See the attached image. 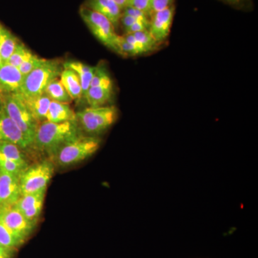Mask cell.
<instances>
[{"instance_id": "18", "label": "cell", "mask_w": 258, "mask_h": 258, "mask_svg": "<svg viewBox=\"0 0 258 258\" xmlns=\"http://www.w3.org/2000/svg\"><path fill=\"white\" fill-rule=\"evenodd\" d=\"M63 67L64 69L73 70L77 74L81 81V88H82L83 98H85L86 93L91 86V81L96 71V66H90L79 61H69V62H64Z\"/></svg>"}, {"instance_id": "10", "label": "cell", "mask_w": 258, "mask_h": 258, "mask_svg": "<svg viewBox=\"0 0 258 258\" xmlns=\"http://www.w3.org/2000/svg\"><path fill=\"white\" fill-rule=\"evenodd\" d=\"M0 142L15 144L23 150L32 147L31 144L3 107L0 109Z\"/></svg>"}, {"instance_id": "1", "label": "cell", "mask_w": 258, "mask_h": 258, "mask_svg": "<svg viewBox=\"0 0 258 258\" xmlns=\"http://www.w3.org/2000/svg\"><path fill=\"white\" fill-rule=\"evenodd\" d=\"M76 121L51 123L44 120L37 126L32 147L52 158L64 144L81 134Z\"/></svg>"}, {"instance_id": "22", "label": "cell", "mask_w": 258, "mask_h": 258, "mask_svg": "<svg viewBox=\"0 0 258 258\" xmlns=\"http://www.w3.org/2000/svg\"><path fill=\"white\" fill-rule=\"evenodd\" d=\"M23 149H20L15 144L8 143V142H0V156L6 159L16 161L19 164L28 166V163L25 160Z\"/></svg>"}, {"instance_id": "7", "label": "cell", "mask_w": 258, "mask_h": 258, "mask_svg": "<svg viewBox=\"0 0 258 258\" xmlns=\"http://www.w3.org/2000/svg\"><path fill=\"white\" fill-rule=\"evenodd\" d=\"M80 15L93 35L105 46L115 52L118 35L115 33L113 24L106 17L86 8L84 5L80 9Z\"/></svg>"}, {"instance_id": "9", "label": "cell", "mask_w": 258, "mask_h": 258, "mask_svg": "<svg viewBox=\"0 0 258 258\" xmlns=\"http://www.w3.org/2000/svg\"><path fill=\"white\" fill-rule=\"evenodd\" d=\"M174 5L165 10L157 12L152 15L149 32L159 45L166 40L169 33L174 15Z\"/></svg>"}, {"instance_id": "16", "label": "cell", "mask_w": 258, "mask_h": 258, "mask_svg": "<svg viewBox=\"0 0 258 258\" xmlns=\"http://www.w3.org/2000/svg\"><path fill=\"white\" fill-rule=\"evenodd\" d=\"M20 98L25 103L32 116L39 123H40L42 120L44 121V120H46L47 111L52 100L45 93L41 96L34 97V98Z\"/></svg>"}, {"instance_id": "27", "label": "cell", "mask_w": 258, "mask_h": 258, "mask_svg": "<svg viewBox=\"0 0 258 258\" xmlns=\"http://www.w3.org/2000/svg\"><path fill=\"white\" fill-rule=\"evenodd\" d=\"M115 52L122 56H137L141 55L139 51L134 45L127 42L123 36H119V35H118V38H117Z\"/></svg>"}, {"instance_id": "26", "label": "cell", "mask_w": 258, "mask_h": 258, "mask_svg": "<svg viewBox=\"0 0 258 258\" xmlns=\"http://www.w3.org/2000/svg\"><path fill=\"white\" fill-rule=\"evenodd\" d=\"M132 34H133L135 38L140 42L147 53L157 48L158 44L154 40L149 30H144V31L134 32Z\"/></svg>"}, {"instance_id": "11", "label": "cell", "mask_w": 258, "mask_h": 258, "mask_svg": "<svg viewBox=\"0 0 258 258\" xmlns=\"http://www.w3.org/2000/svg\"><path fill=\"white\" fill-rule=\"evenodd\" d=\"M45 192L46 191L21 195L14 207L29 222L36 225L41 214Z\"/></svg>"}, {"instance_id": "39", "label": "cell", "mask_w": 258, "mask_h": 258, "mask_svg": "<svg viewBox=\"0 0 258 258\" xmlns=\"http://www.w3.org/2000/svg\"><path fill=\"white\" fill-rule=\"evenodd\" d=\"M2 108L1 101H0V109Z\"/></svg>"}, {"instance_id": "17", "label": "cell", "mask_w": 258, "mask_h": 258, "mask_svg": "<svg viewBox=\"0 0 258 258\" xmlns=\"http://www.w3.org/2000/svg\"><path fill=\"white\" fill-rule=\"evenodd\" d=\"M113 93V83L100 86H91L85 99L90 107L103 106L110 101Z\"/></svg>"}, {"instance_id": "15", "label": "cell", "mask_w": 258, "mask_h": 258, "mask_svg": "<svg viewBox=\"0 0 258 258\" xmlns=\"http://www.w3.org/2000/svg\"><path fill=\"white\" fill-rule=\"evenodd\" d=\"M45 120L55 123L76 121V114L69 103L51 101Z\"/></svg>"}, {"instance_id": "23", "label": "cell", "mask_w": 258, "mask_h": 258, "mask_svg": "<svg viewBox=\"0 0 258 258\" xmlns=\"http://www.w3.org/2000/svg\"><path fill=\"white\" fill-rule=\"evenodd\" d=\"M25 241L15 235L0 220V244L6 247L17 249Z\"/></svg>"}, {"instance_id": "12", "label": "cell", "mask_w": 258, "mask_h": 258, "mask_svg": "<svg viewBox=\"0 0 258 258\" xmlns=\"http://www.w3.org/2000/svg\"><path fill=\"white\" fill-rule=\"evenodd\" d=\"M20 196L19 178L0 171V208L14 205Z\"/></svg>"}, {"instance_id": "31", "label": "cell", "mask_w": 258, "mask_h": 258, "mask_svg": "<svg viewBox=\"0 0 258 258\" xmlns=\"http://www.w3.org/2000/svg\"><path fill=\"white\" fill-rule=\"evenodd\" d=\"M150 2L151 16L154 13L174 5V0H149Z\"/></svg>"}, {"instance_id": "34", "label": "cell", "mask_w": 258, "mask_h": 258, "mask_svg": "<svg viewBox=\"0 0 258 258\" xmlns=\"http://www.w3.org/2000/svg\"><path fill=\"white\" fill-rule=\"evenodd\" d=\"M15 252H16V249L6 247L0 244V258H13Z\"/></svg>"}, {"instance_id": "36", "label": "cell", "mask_w": 258, "mask_h": 258, "mask_svg": "<svg viewBox=\"0 0 258 258\" xmlns=\"http://www.w3.org/2000/svg\"><path fill=\"white\" fill-rule=\"evenodd\" d=\"M225 1L228 2V3H232V4H237V3H240L244 0H225Z\"/></svg>"}, {"instance_id": "3", "label": "cell", "mask_w": 258, "mask_h": 258, "mask_svg": "<svg viewBox=\"0 0 258 258\" xmlns=\"http://www.w3.org/2000/svg\"><path fill=\"white\" fill-rule=\"evenodd\" d=\"M62 70L58 60H45L40 67L24 78L20 91L15 94L21 98L41 96L45 93L47 86L60 76Z\"/></svg>"}, {"instance_id": "24", "label": "cell", "mask_w": 258, "mask_h": 258, "mask_svg": "<svg viewBox=\"0 0 258 258\" xmlns=\"http://www.w3.org/2000/svg\"><path fill=\"white\" fill-rule=\"evenodd\" d=\"M32 55L31 51L28 47L21 42H18L13 53L5 62L19 68Z\"/></svg>"}, {"instance_id": "37", "label": "cell", "mask_w": 258, "mask_h": 258, "mask_svg": "<svg viewBox=\"0 0 258 258\" xmlns=\"http://www.w3.org/2000/svg\"><path fill=\"white\" fill-rule=\"evenodd\" d=\"M4 63V61L3 60V59H2L1 56H0V66H1L2 64Z\"/></svg>"}, {"instance_id": "25", "label": "cell", "mask_w": 258, "mask_h": 258, "mask_svg": "<svg viewBox=\"0 0 258 258\" xmlns=\"http://www.w3.org/2000/svg\"><path fill=\"white\" fill-rule=\"evenodd\" d=\"M28 166H24L16 161L10 160L0 156V171L17 176L19 179L22 173Z\"/></svg>"}, {"instance_id": "35", "label": "cell", "mask_w": 258, "mask_h": 258, "mask_svg": "<svg viewBox=\"0 0 258 258\" xmlns=\"http://www.w3.org/2000/svg\"><path fill=\"white\" fill-rule=\"evenodd\" d=\"M113 1L120 7L122 10L124 9L125 7L128 6V0H113Z\"/></svg>"}, {"instance_id": "38", "label": "cell", "mask_w": 258, "mask_h": 258, "mask_svg": "<svg viewBox=\"0 0 258 258\" xmlns=\"http://www.w3.org/2000/svg\"><path fill=\"white\" fill-rule=\"evenodd\" d=\"M2 94H3V92H2L1 90H0V96H2Z\"/></svg>"}, {"instance_id": "29", "label": "cell", "mask_w": 258, "mask_h": 258, "mask_svg": "<svg viewBox=\"0 0 258 258\" xmlns=\"http://www.w3.org/2000/svg\"><path fill=\"white\" fill-rule=\"evenodd\" d=\"M108 83H112V80L109 74L107 72L106 68L101 66H96V71L91 81V86H100V85L108 84Z\"/></svg>"}, {"instance_id": "13", "label": "cell", "mask_w": 258, "mask_h": 258, "mask_svg": "<svg viewBox=\"0 0 258 258\" xmlns=\"http://www.w3.org/2000/svg\"><path fill=\"white\" fill-rule=\"evenodd\" d=\"M24 78L18 68L7 62L0 66V90L3 93H18Z\"/></svg>"}, {"instance_id": "19", "label": "cell", "mask_w": 258, "mask_h": 258, "mask_svg": "<svg viewBox=\"0 0 258 258\" xmlns=\"http://www.w3.org/2000/svg\"><path fill=\"white\" fill-rule=\"evenodd\" d=\"M60 81L73 100H79L83 98L81 81L77 74L73 70H62L60 76Z\"/></svg>"}, {"instance_id": "5", "label": "cell", "mask_w": 258, "mask_h": 258, "mask_svg": "<svg viewBox=\"0 0 258 258\" xmlns=\"http://www.w3.org/2000/svg\"><path fill=\"white\" fill-rule=\"evenodd\" d=\"M0 101L4 111L22 131L32 147L40 123L32 116L25 103L16 94L3 93L0 96Z\"/></svg>"}, {"instance_id": "14", "label": "cell", "mask_w": 258, "mask_h": 258, "mask_svg": "<svg viewBox=\"0 0 258 258\" xmlns=\"http://www.w3.org/2000/svg\"><path fill=\"white\" fill-rule=\"evenodd\" d=\"M84 6L106 17L115 28L119 25L123 10L113 0H87Z\"/></svg>"}, {"instance_id": "30", "label": "cell", "mask_w": 258, "mask_h": 258, "mask_svg": "<svg viewBox=\"0 0 258 258\" xmlns=\"http://www.w3.org/2000/svg\"><path fill=\"white\" fill-rule=\"evenodd\" d=\"M123 14L130 15V16L147 24L149 26L150 21L149 20V16L142 10L134 8L133 7L127 6L123 10Z\"/></svg>"}, {"instance_id": "32", "label": "cell", "mask_w": 258, "mask_h": 258, "mask_svg": "<svg viewBox=\"0 0 258 258\" xmlns=\"http://www.w3.org/2000/svg\"><path fill=\"white\" fill-rule=\"evenodd\" d=\"M128 6L142 10L148 16H151L150 2L149 0H128Z\"/></svg>"}, {"instance_id": "21", "label": "cell", "mask_w": 258, "mask_h": 258, "mask_svg": "<svg viewBox=\"0 0 258 258\" xmlns=\"http://www.w3.org/2000/svg\"><path fill=\"white\" fill-rule=\"evenodd\" d=\"M45 93L52 101L66 103H69L74 101L60 83V80L58 81L57 79L52 81L47 86Z\"/></svg>"}, {"instance_id": "33", "label": "cell", "mask_w": 258, "mask_h": 258, "mask_svg": "<svg viewBox=\"0 0 258 258\" xmlns=\"http://www.w3.org/2000/svg\"><path fill=\"white\" fill-rule=\"evenodd\" d=\"M149 25L144 23L143 22L137 21L125 30V34H132L134 32L144 31V30H149Z\"/></svg>"}, {"instance_id": "6", "label": "cell", "mask_w": 258, "mask_h": 258, "mask_svg": "<svg viewBox=\"0 0 258 258\" xmlns=\"http://www.w3.org/2000/svg\"><path fill=\"white\" fill-rule=\"evenodd\" d=\"M53 172V164L50 161L28 166L19 179L21 195L46 191Z\"/></svg>"}, {"instance_id": "28", "label": "cell", "mask_w": 258, "mask_h": 258, "mask_svg": "<svg viewBox=\"0 0 258 258\" xmlns=\"http://www.w3.org/2000/svg\"><path fill=\"white\" fill-rule=\"evenodd\" d=\"M45 59L41 58V57H39L38 56L32 54L18 69L24 77H25L34 70L40 67L42 64L45 62Z\"/></svg>"}, {"instance_id": "2", "label": "cell", "mask_w": 258, "mask_h": 258, "mask_svg": "<svg viewBox=\"0 0 258 258\" xmlns=\"http://www.w3.org/2000/svg\"><path fill=\"white\" fill-rule=\"evenodd\" d=\"M100 145L101 139L98 137L81 134L62 145L51 159L62 167L74 165L92 156Z\"/></svg>"}, {"instance_id": "20", "label": "cell", "mask_w": 258, "mask_h": 258, "mask_svg": "<svg viewBox=\"0 0 258 258\" xmlns=\"http://www.w3.org/2000/svg\"><path fill=\"white\" fill-rule=\"evenodd\" d=\"M17 37L8 28L0 24V56L6 62L18 44Z\"/></svg>"}, {"instance_id": "8", "label": "cell", "mask_w": 258, "mask_h": 258, "mask_svg": "<svg viewBox=\"0 0 258 258\" xmlns=\"http://www.w3.org/2000/svg\"><path fill=\"white\" fill-rule=\"evenodd\" d=\"M0 220L15 235L25 241L35 227V224L29 222L14 205L0 208Z\"/></svg>"}, {"instance_id": "4", "label": "cell", "mask_w": 258, "mask_h": 258, "mask_svg": "<svg viewBox=\"0 0 258 258\" xmlns=\"http://www.w3.org/2000/svg\"><path fill=\"white\" fill-rule=\"evenodd\" d=\"M80 129L88 135H99L114 123L118 115L115 106L89 107L76 113Z\"/></svg>"}]
</instances>
